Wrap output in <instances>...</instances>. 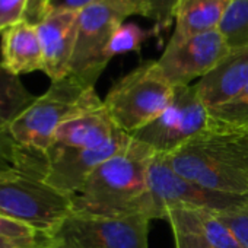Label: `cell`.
Here are the masks:
<instances>
[{"mask_svg": "<svg viewBox=\"0 0 248 248\" xmlns=\"http://www.w3.org/2000/svg\"><path fill=\"white\" fill-rule=\"evenodd\" d=\"M155 155L148 145L132 138L126 148L102 162L70 197L72 212L108 217H148V172Z\"/></svg>", "mask_w": 248, "mask_h": 248, "instance_id": "6da1fadb", "label": "cell"}, {"mask_svg": "<svg viewBox=\"0 0 248 248\" xmlns=\"http://www.w3.org/2000/svg\"><path fill=\"white\" fill-rule=\"evenodd\" d=\"M167 158L172 170L190 181L248 196V135L209 129Z\"/></svg>", "mask_w": 248, "mask_h": 248, "instance_id": "7a4b0ae2", "label": "cell"}, {"mask_svg": "<svg viewBox=\"0 0 248 248\" xmlns=\"http://www.w3.org/2000/svg\"><path fill=\"white\" fill-rule=\"evenodd\" d=\"M104 101L95 86H89L72 75L51 82L50 88L11 123L15 140L27 149L46 154L57 129L79 112L99 107Z\"/></svg>", "mask_w": 248, "mask_h": 248, "instance_id": "3957f363", "label": "cell"}, {"mask_svg": "<svg viewBox=\"0 0 248 248\" xmlns=\"http://www.w3.org/2000/svg\"><path fill=\"white\" fill-rule=\"evenodd\" d=\"M174 89L159 72L156 60H148L120 78L104 104L115 126L133 136L170 105Z\"/></svg>", "mask_w": 248, "mask_h": 248, "instance_id": "277c9868", "label": "cell"}, {"mask_svg": "<svg viewBox=\"0 0 248 248\" xmlns=\"http://www.w3.org/2000/svg\"><path fill=\"white\" fill-rule=\"evenodd\" d=\"M47 161L41 165L0 177V213L24 222L47 235L70 212V197L44 181Z\"/></svg>", "mask_w": 248, "mask_h": 248, "instance_id": "5b68a950", "label": "cell"}, {"mask_svg": "<svg viewBox=\"0 0 248 248\" xmlns=\"http://www.w3.org/2000/svg\"><path fill=\"white\" fill-rule=\"evenodd\" d=\"M149 219L70 212L46 235V248H148Z\"/></svg>", "mask_w": 248, "mask_h": 248, "instance_id": "8992f818", "label": "cell"}, {"mask_svg": "<svg viewBox=\"0 0 248 248\" xmlns=\"http://www.w3.org/2000/svg\"><path fill=\"white\" fill-rule=\"evenodd\" d=\"M148 217L164 219L168 209H200L225 213L248 207V196L206 188L175 172L167 155H155L148 172Z\"/></svg>", "mask_w": 248, "mask_h": 248, "instance_id": "52a82bcc", "label": "cell"}, {"mask_svg": "<svg viewBox=\"0 0 248 248\" xmlns=\"http://www.w3.org/2000/svg\"><path fill=\"white\" fill-rule=\"evenodd\" d=\"M209 129V108L194 83L175 86L170 105L132 138L148 145L156 155H171Z\"/></svg>", "mask_w": 248, "mask_h": 248, "instance_id": "ba28073f", "label": "cell"}, {"mask_svg": "<svg viewBox=\"0 0 248 248\" xmlns=\"http://www.w3.org/2000/svg\"><path fill=\"white\" fill-rule=\"evenodd\" d=\"M130 15H135L132 8L112 2L95 3L80 11L69 75L89 86H95L111 60L107 54L109 40Z\"/></svg>", "mask_w": 248, "mask_h": 248, "instance_id": "9c48e42d", "label": "cell"}, {"mask_svg": "<svg viewBox=\"0 0 248 248\" xmlns=\"http://www.w3.org/2000/svg\"><path fill=\"white\" fill-rule=\"evenodd\" d=\"M229 51L223 35L219 30H213L178 43L168 41L156 64L172 86H187L212 72Z\"/></svg>", "mask_w": 248, "mask_h": 248, "instance_id": "30bf717a", "label": "cell"}, {"mask_svg": "<svg viewBox=\"0 0 248 248\" xmlns=\"http://www.w3.org/2000/svg\"><path fill=\"white\" fill-rule=\"evenodd\" d=\"M130 140V135L120 132L112 140L98 148L76 149L51 145L46 152L47 170L44 181L60 193L72 197L102 162L121 152Z\"/></svg>", "mask_w": 248, "mask_h": 248, "instance_id": "8fae6325", "label": "cell"}, {"mask_svg": "<svg viewBox=\"0 0 248 248\" xmlns=\"http://www.w3.org/2000/svg\"><path fill=\"white\" fill-rule=\"evenodd\" d=\"M79 12L48 11L38 22L37 32L44 57V73L54 80H60L70 73V63L78 37Z\"/></svg>", "mask_w": 248, "mask_h": 248, "instance_id": "7c38bea8", "label": "cell"}, {"mask_svg": "<svg viewBox=\"0 0 248 248\" xmlns=\"http://www.w3.org/2000/svg\"><path fill=\"white\" fill-rule=\"evenodd\" d=\"M120 132L105 104L76 114L57 129L53 143L64 148L89 149L112 140Z\"/></svg>", "mask_w": 248, "mask_h": 248, "instance_id": "4fadbf2b", "label": "cell"}, {"mask_svg": "<svg viewBox=\"0 0 248 248\" xmlns=\"http://www.w3.org/2000/svg\"><path fill=\"white\" fill-rule=\"evenodd\" d=\"M248 85V47L231 50L229 54L196 88L209 109L220 107L236 96Z\"/></svg>", "mask_w": 248, "mask_h": 248, "instance_id": "5bb4252c", "label": "cell"}, {"mask_svg": "<svg viewBox=\"0 0 248 248\" xmlns=\"http://www.w3.org/2000/svg\"><path fill=\"white\" fill-rule=\"evenodd\" d=\"M0 63L15 76L44 70V57L37 27L22 21L2 34Z\"/></svg>", "mask_w": 248, "mask_h": 248, "instance_id": "9a60e30c", "label": "cell"}, {"mask_svg": "<svg viewBox=\"0 0 248 248\" xmlns=\"http://www.w3.org/2000/svg\"><path fill=\"white\" fill-rule=\"evenodd\" d=\"M164 219L168 220L172 232L202 239L215 248H242L231 229L213 212L174 207L165 212Z\"/></svg>", "mask_w": 248, "mask_h": 248, "instance_id": "2e32d148", "label": "cell"}, {"mask_svg": "<svg viewBox=\"0 0 248 248\" xmlns=\"http://www.w3.org/2000/svg\"><path fill=\"white\" fill-rule=\"evenodd\" d=\"M229 3L231 0H177L175 30L170 43L217 30Z\"/></svg>", "mask_w": 248, "mask_h": 248, "instance_id": "e0dca14e", "label": "cell"}, {"mask_svg": "<svg viewBox=\"0 0 248 248\" xmlns=\"http://www.w3.org/2000/svg\"><path fill=\"white\" fill-rule=\"evenodd\" d=\"M34 99L35 96L24 86L21 78L8 72L0 63V127H9Z\"/></svg>", "mask_w": 248, "mask_h": 248, "instance_id": "ac0fdd59", "label": "cell"}, {"mask_svg": "<svg viewBox=\"0 0 248 248\" xmlns=\"http://www.w3.org/2000/svg\"><path fill=\"white\" fill-rule=\"evenodd\" d=\"M46 162V154L19 145L9 127H0V177L11 175Z\"/></svg>", "mask_w": 248, "mask_h": 248, "instance_id": "d6986e66", "label": "cell"}, {"mask_svg": "<svg viewBox=\"0 0 248 248\" xmlns=\"http://www.w3.org/2000/svg\"><path fill=\"white\" fill-rule=\"evenodd\" d=\"M210 130L248 135V85L226 104L209 109Z\"/></svg>", "mask_w": 248, "mask_h": 248, "instance_id": "ffe728a7", "label": "cell"}, {"mask_svg": "<svg viewBox=\"0 0 248 248\" xmlns=\"http://www.w3.org/2000/svg\"><path fill=\"white\" fill-rule=\"evenodd\" d=\"M217 30L231 50L248 47V0H231Z\"/></svg>", "mask_w": 248, "mask_h": 248, "instance_id": "44dd1931", "label": "cell"}, {"mask_svg": "<svg viewBox=\"0 0 248 248\" xmlns=\"http://www.w3.org/2000/svg\"><path fill=\"white\" fill-rule=\"evenodd\" d=\"M152 34H155L154 30H143L133 22L123 24L114 31L107 48V54L109 59H112L120 54L139 53L143 43Z\"/></svg>", "mask_w": 248, "mask_h": 248, "instance_id": "7402d4cb", "label": "cell"}, {"mask_svg": "<svg viewBox=\"0 0 248 248\" xmlns=\"http://www.w3.org/2000/svg\"><path fill=\"white\" fill-rule=\"evenodd\" d=\"M101 2H112L118 5H126L135 11V15L145 16L143 6L139 0H48V11H73L80 12L95 3Z\"/></svg>", "mask_w": 248, "mask_h": 248, "instance_id": "603a6c76", "label": "cell"}, {"mask_svg": "<svg viewBox=\"0 0 248 248\" xmlns=\"http://www.w3.org/2000/svg\"><path fill=\"white\" fill-rule=\"evenodd\" d=\"M30 0H0V34L27 19Z\"/></svg>", "mask_w": 248, "mask_h": 248, "instance_id": "cb8c5ba5", "label": "cell"}, {"mask_svg": "<svg viewBox=\"0 0 248 248\" xmlns=\"http://www.w3.org/2000/svg\"><path fill=\"white\" fill-rule=\"evenodd\" d=\"M0 236L11 239H40L46 235L24 222L0 213Z\"/></svg>", "mask_w": 248, "mask_h": 248, "instance_id": "d4e9b609", "label": "cell"}, {"mask_svg": "<svg viewBox=\"0 0 248 248\" xmlns=\"http://www.w3.org/2000/svg\"><path fill=\"white\" fill-rule=\"evenodd\" d=\"M219 219L231 229L242 248H248V207L225 213H216Z\"/></svg>", "mask_w": 248, "mask_h": 248, "instance_id": "484cf974", "label": "cell"}, {"mask_svg": "<svg viewBox=\"0 0 248 248\" xmlns=\"http://www.w3.org/2000/svg\"><path fill=\"white\" fill-rule=\"evenodd\" d=\"M143 6L145 16L154 19L159 27H168L174 19V8L177 0H139Z\"/></svg>", "mask_w": 248, "mask_h": 248, "instance_id": "4316f807", "label": "cell"}, {"mask_svg": "<svg viewBox=\"0 0 248 248\" xmlns=\"http://www.w3.org/2000/svg\"><path fill=\"white\" fill-rule=\"evenodd\" d=\"M0 248H46V236L40 239H11L0 236Z\"/></svg>", "mask_w": 248, "mask_h": 248, "instance_id": "83f0119b", "label": "cell"}, {"mask_svg": "<svg viewBox=\"0 0 248 248\" xmlns=\"http://www.w3.org/2000/svg\"><path fill=\"white\" fill-rule=\"evenodd\" d=\"M174 233V241H175V248H215L210 244L193 238L190 235L186 233H178V232H172Z\"/></svg>", "mask_w": 248, "mask_h": 248, "instance_id": "f1b7e54d", "label": "cell"}]
</instances>
